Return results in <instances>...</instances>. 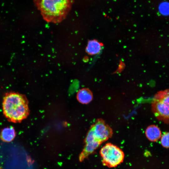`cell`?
I'll return each mask as SVG.
<instances>
[{
  "mask_svg": "<svg viewBox=\"0 0 169 169\" xmlns=\"http://www.w3.org/2000/svg\"><path fill=\"white\" fill-rule=\"evenodd\" d=\"M3 114L10 122L19 123L29 114L28 102L26 96L18 92L6 93L3 101Z\"/></svg>",
  "mask_w": 169,
  "mask_h": 169,
  "instance_id": "obj_1",
  "label": "cell"
},
{
  "mask_svg": "<svg viewBox=\"0 0 169 169\" xmlns=\"http://www.w3.org/2000/svg\"><path fill=\"white\" fill-rule=\"evenodd\" d=\"M43 19L46 22L59 23L65 18L74 0H34Z\"/></svg>",
  "mask_w": 169,
  "mask_h": 169,
  "instance_id": "obj_2",
  "label": "cell"
},
{
  "mask_svg": "<svg viewBox=\"0 0 169 169\" xmlns=\"http://www.w3.org/2000/svg\"><path fill=\"white\" fill-rule=\"evenodd\" d=\"M151 107L157 119L169 123V89L159 91L155 95Z\"/></svg>",
  "mask_w": 169,
  "mask_h": 169,
  "instance_id": "obj_3",
  "label": "cell"
},
{
  "mask_svg": "<svg viewBox=\"0 0 169 169\" xmlns=\"http://www.w3.org/2000/svg\"><path fill=\"white\" fill-rule=\"evenodd\" d=\"M100 153L103 164L109 167L116 166L123 162L124 158L123 151L110 143L104 146L101 148Z\"/></svg>",
  "mask_w": 169,
  "mask_h": 169,
  "instance_id": "obj_4",
  "label": "cell"
},
{
  "mask_svg": "<svg viewBox=\"0 0 169 169\" xmlns=\"http://www.w3.org/2000/svg\"><path fill=\"white\" fill-rule=\"evenodd\" d=\"M91 127L97 140L101 143L107 140L112 136V128L101 119H98Z\"/></svg>",
  "mask_w": 169,
  "mask_h": 169,
  "instance_id": "obj_5",
  "label": "cell"
},
{
  "mask_svg": "<svg viewBox=\"0 0 169 169\" xmlns=\"http://www.w3.org/2000/svg\"><path fill=\"white\" fill-rule=\"evenodd\" d=\"M85 146L80 154L79 159L82 161L90 154L92 153L101 144L97 140H95L85 143Z\"/></svg>",
  "mask_w": 169,
  "mask_h": 169,
  "instance_id": "obj_6",
  "label": "cell"
},
{
  "mask_svg": "<svg viewBox=\"0 0 169 169\" xmlns=\"http://www.w3.org/2000/svg\"><path fill=\"white\" fill-rule=\"evenodd\" d=\"M145 135L147 138L151 141H156L160 138L161 132L160 129L155 125H149L146 129Z\"/></svg>",
  "mask_w": 169,
  "mask_h": 169,
  "instance_id": "obj_7",
  "label": "cell"
},
{
  "mask_svg": "<svg viewBox=\"0 0 169 169\" xmlns=\"http://www.w3.org/2000/svg\"><path fill=\"white\" fill-rule=\"evenodd\" d=\"M77 98L78 101L83 104H87L93 99V95L91 91L86 88L80 90L78 92Z\"/></svg>",
  "mask_w": 169,
  "mask_h": 169,
  "instance_id": "obj_8",
  "label": "cell"
},
{
  "mask_svg": "<svg viewBox=\"0 0 169 169\" xmlns=\"http://www.w3.org/2000/svg\"><path fill=\"white\" fill-rule=\"evenodd\" d=\"M16 136V132L14 128L12 126L7 127L1 131L0 134V138L3 141L7 142L12 141Z\"/></svg>",
  "mask_w": 169,
  "mask_h": 169,
  "instance_id": "obj_9",
  "label": "cell"
},
{
  "mask_svg": "<svg viewBox=\"0 0 169 169\" xmlns=\"http://www.w3.org/2000/svg\"><path fill=\"white\" fill-rule=\"evenodd\" d=\"M102 46L101 44L96 40H90L86 48V51L90 55L97 54L100 52Z\"/></svg>",
  "mask_w": 169,
  "mask_h": 169,
  "instance_id": "obj_10",
  "label": "cell"
},
{
  "mask_svg": "<svg viewBox=\"0 0 169 169\" xmlns=\"http://www.w3.org/2000/svg\"><path fill=\"white\" fill-rule=\"evenodd\" d=\"M161 143L162 145L166 148H169V132L165 133L162 136Z\"/></svg>",
  "mask_w": 169,
  "mask_h": 169,
  "instance_id": "obj_11",
  "label": "cell"
},
{
  "mask_svg": "<svg viewBox=\"0 0 169 169\" xmlns=\"http://www.w3.org/2000/svg\"><path fill=\"white\" fill-rule=\"evenodd\" d=\"M160 12L164 15H167L169 14V4L164 3L161 6Z\"/></svg>",
  "mask_w": 169,
  "mask_h": 169,
  "instance_id": "obj_12",
  "label": "cell"
},
{
  "mask_svg": "<svg viewBox=\"0 0 169 169\" xmlns=\"http://www.w3.org/2000/svg\"><path fill=\"white\" fill-rule=\"evenodd\" d=\"M0 169H2L0 167Z\"/></svg>",
  "mask_w": 169,
  "mask_h": 169,
  "instance_id": "obj_13",
  "label": "cell"
}]
</instances>
